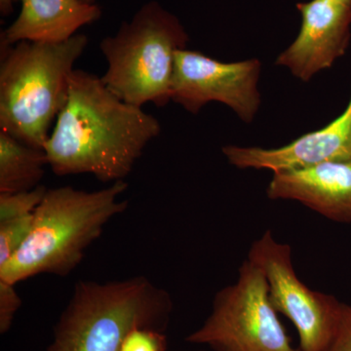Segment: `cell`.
I'll return each instance as SVG.
<instances>
[{
	"mask_svg": "<svg viewBox=\"0 0 351 351\" xmlns=\"http://www.w3.org/2000/svg\"><path fill=\"white\" fill-rule=\"evenodd\" d=\"M221 151L228 162L240 169H267L274 173L351 159V94L348 107L338 119L284 147L226 145Z\"/></svg>",
	"mask_w": 351,
	"mask_h": 351,
	"instance_id": "cell-10",
	"label": "cell"
},
{
	"mask_svg": "<svg viewBox=\"0 0 351 351\" xmlns=\"http://www.w3.org/2000/svg\"><path fill=\"white\" fill-rule=\"evenodd\" d=\"M326 351H351V306L343 304L336 334Z\"/></svg>",
	"mask_w": 351,
	"mask_h": 351,
	"instance_id": "cell-18",
	"label": "cell"
},
{
	"mask_svg": "<svg viewBox=\"0 0 351 351\" xmlns=\"http://www.w3.org/2000/svg\"><path fill=\"white\" fill-rule=\"evenodd\" d=\"M83 1L88 2V3H94V0H83Z\"/></svg>",
	"mask_w": 351,
	"mask_h": 351,
	"instance_id": "cell-21",
	"label": "cell"
},
{
	"mask_svg": "<svg viewBox=\"0 0 351 351\" xmlns=\"http://www.w3.org/2000/svg\"><path fill=\"white\" fill-rule=\"evenodd\" d=\"M34 214L0 223V267L19 251L31 232Z\"/></svg>",
	"mask_w": 351,
	"mask_h": 351,
	"instance_id": "cell-15",
	"label": "cell"
},
{
	"mask_svg": "<svg viewBox=\"0 0 351 351\" xmlns=\"http://www.w3.org/2000/svg\"><path fill=\"white\" fill-rule=\"evenodd\" d=\"M160 132L154 115L122 101L101 77L75 69L68 101L44 151L58 176L91 174L104 182L124 181Z\"/></svg>",
	"mask_w": 351,
	"mask_h": 351,
	"instance_id": "cell-1",
	"label": "cell"
},
{
	"mask_svg": "<svg viewBox=\"0 0 351 351\" xmlns=\"http://www.w3.org/2000/svg\"><path fill=\"white\" fill-rule=\"evenodd\" d=\"M87 44L86 36L75 34L64 43L21 41L1 47L0 130L44 149Z\"/></svg>",
	"mask_w": 351,
	"mask_h": 351,
	"instance_id": "cell-3",
	"label": "cell"
},
{
	"mask_svg": "<svg viewBox=\"0 0 351 351\" xmlns=\"http://www.w3.org/2000/svg\"><path fill=\"white\" fill-rule=\"evenodd\" d=\"M186 341L213 351H301L272 306L265 274L249 258L237 281L217 293L211 313Z\"/></svg>",
	"mask_w": 351,
	"mask_h": 351,
	"instance_id": "cell-6",
	"label": "cell"
},
{
	"mask_svg": "<svg viewBox=\"0 0 351 351\" xmlns=\"http://www.w3.org/2000/svg\"><path fill=\"white\" fill-rule=\"evenodd\" d=\"M125 181L85 191L73 186L47 189L34 212L31 232L13 258L0 267V280L16 284L39 274L69 276L106 226L123 213Z\"/></svg>",
	"mask_w": 351,
	"mask_h": 351,
	"instance_id": "cell-2",
	"label": "cell"
},
{
	"mask_svg": "<svg viewBox=\"0 0 351 351\" xmlns=\"http://www.w3.org/2000/svg\"><path fill=\"white\" fill-rule=\"evenodd\" d=\"M21 11L1 34V47L21 41L59 43L69 40L84 25L100 19V7L83 0H15Z\"/></svg>",
	"mask_w": 351,
	"mask_h": 351,
	"instance_id": "cell-12",
	"label": "cell"
},
{
	"mask_svg": "<svg viewBox=\"0 0 351 351\" xmlns=\"http://www.w3.org/2000/svg\"><path fill=\"white\" fill-rule=\"evenodd\" d=\"M172 311L168 293L145 276L75 284L46 351H120L136 328L163 331Z\"/></svg>",
	"mask_w": 351,
	"mask_h": 351,
	"instance_id": "cell-4",
	"label": "cell"
},
{
	"mask_svg": "<svg viewBox=\"0 0 351 351\" xmlns=\"http://www.w3.org/2000/svg\"><path fill=\"white\" fill-rule=\"evenodd\" d=\"M249 260L262 269L270 301L294 324L301 351H326L338 328L345 302L307 287L298 276L290 245L267 230L252 243Z\"/></svg>",
	"mask_w": 351,
	"mask_h": 351,
	"instance_id": "cell-7",
	"label": "cell"
},
{
	"mask_svg": "<svg viewBox=\"0 0 351 351\" xmlns=\"http://www.w3.org/2000/svg\"><path fill=\"white\" fill-rule=\"evenodd\" d=\"M188 43L180 20L158 2H147L114 36L101 40L108 62L101 80L126 103L164 107L171 101L176 53Z\"/></svg>",
	"mask_w": 351,
	"mask_h": 351,
	"instance_id": "cell-5",
	"label": "cell"
},
{
	"mask_svg": "<svg viewBox=\"0 0 351 351\" xmlns=\"http://www.w3.org/2000/svg\"><path fill=\"white\" fill-rule=\"evenodd\" d=\"M162 332L136 328L127 335L120 351H167V339Z\"/></svg>",
	"mask_w": 351,
	"mask_h": 351,
	"instance_id": "cell-16",
	"label": "cell"
},
{
	"mask_svg": "<svg viewBox=\"0 0 351 351\" xmlns=\"http://www.w3.org/2000/svg\"><path fill=\"white\" fill-rule=\"evenodd\" d=\"M335 1H338L339 3L343 4V5L351 8V0H335Z\"/></svg>",
	"mask_w": 351,
	"mask_h": 351,
	"instance_id": "cell-20",
	"label": "cell"
},
{
	"mask_svg": "<svg viewBox=\"0 0 351 351\" xmlns=\"http://www.w3.org/2000/svg\"><path fill=\"white\" fill-rule=\"evenodd\" d=\"M22 306V300L14 284L0 280V332L9 331L16 313Z\"/></svg>",
	"mask_w": 351,
	"mask_h": 351,
	"instance_id": "cell-17",
	"label": "cell"
},
{
	"mask_svg": "<svg viewBox=\"0 0 351 351\" xmlns=\"http://www.w3.org/2000/svg\"><path fill=\"white\" fill-rule=\"evenodd\" d=\"M261 68L258 59L223 63L186 48L177 51L171 101L191 113H197L208 103L219 101L245 123H251L261 105Z\"/></svg>",
	"mask_w": 351,
	"mask_h": 351,
	"instance_id": "cell-8",
	"label": "cell"
},
{
	"mask_svg": "<svg viewBox=\"0 0 351 351\" xmlns=\"http://www.w3.org/2000/svg\"><path fill=\"white\" fill-rule=\"evenodd\" d=\"M297 9L301 29L276 64L308 82L346 54L351 39V8L335 0H309L298 3Z\"/></svg>",
	"mask_w": 351,
	"mask_h": 351,
	"instance_id": "cell-9",
	"label": "cell"
},
{
	"mask_svg": "<svg viewBox=\"0 0 351 351\" xmlns=\"http://www.w3.org/2000/svg\"><path fill=\"white\" fill-rule=\"evenodd\" d=\"M15 0H0V12L2 16L10 15L13 11V3Z\"/></svg>",
	"mask_w": 351,
	"mask_h": 351,
	"instance_id": "cell-19",
	"label": "cell"
},
{
	"mask_svg": "<svg viewBox=\"0 0 351 351\" xmlns=\"http://www.w3.org/2000/svg\"><path fill=\"white\" fill-rule=\"evenodd\" d=\"M47 156L43 149L0 130V193L31 191L39 186Z\"/></svg>",
	"mask_w": 351,
	"mask_h": 351,
	"instance_id": "cell-13",
	"label": "cell"
},
{
	"mask_svg": "<svg viewBox=\"0 0 351 351\" xmlns=\"http://www.w3.org/2000/svg\"><path fill=\"white\" fill-rule=\"evenodd\" d=\"M47 189L39 184L31 191L0 193V223L34 214Z\"/></svg>",
	"mask_w": 351,
	"mask_h": 351,
	"instance_id": "cell-14",
	"label": "cell"
},
{
	"mask_svg": "<svg viewBox=\"0 0 351 351\" xmlns=\"http://www.w3.org/2000/svg\"><path fill=\"white\" fill-rule=\"evenodd\" d=\"M270 199L294 200L337 223H351V159L274 173Z\"/></svg>",
	"mask_w": 351,
	"mask_h": 351,
	"instance_id": "cell-11",
	"label": "cell"
}]
</instances>
